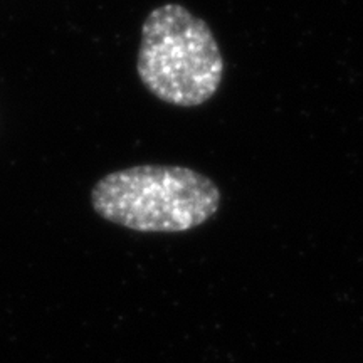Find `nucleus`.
I'll return each instance as SVG.
<instances>
[{
    "label": "nucleus",
    "mask_w": 363,
    "mask_h": 363,
    "mask_svg": "<svg viewBox=\"0 0 363 363\" xmlns=\"http://www.w3.org/2000/svg\"><path fill=\"white\" fill-rule=\"evenodd\" d=\"M220 199L208 177L172 165L113 172L91 190L99 217L136 233H187L217 214Z\"/></svg>",
    "instance_id": "1"
},
{
    "label": "nucleus",
    "mask_w": 363,
    "mask_h": 363,
    "mask_svg": "<svg viewBox=\"0 0 363 363\" xmlns=\"http://www.w3.org/2000/svg\"><path fill=\"white\" fill-rule=\"evenodd\" d=\"M136 72L160 101L195 108L219 91L224 57L206 21L179 4H165L143 22Z\"/></svg>",
    "instance_id": "2"
}]
</instances>
